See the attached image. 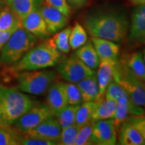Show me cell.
<instances>
[{
  "label": "cell",
  "mask_w": 145,
  "mask_h": 145,
  "mask_svg": "<svg viewBox=\"0 0 145 145\" xmlns=\"http://www.w3.org/2000/svg\"><path fill=\"white\" fill-rule=\"evenodd\" d=\"M46 104L54 117L69 105L65 83L54 81L52 83L46 92Z\"/></svg>",
  "instance_id": "cell-11"
},
{
  "label": "cell",
  "mask_w": 145,
  "mask_h": 145,
  "mask_svg": "<svg viewBox=\"0 0 145 145\" xmlns=\"http://www.w3.org/2000/svg\"><path fill=\"white\" fill-rule=\"evenodd\" d=\"M67 97L69 105H81L83 102L81 93L76 83H65Z\"/></svg>",
  "instance_id": "cell-32"
},
{
  "label": "cell",
  "mask_w": 145,
  "mask_h": 145,
  "mask_svg": "<svg viewBox=\"0 0 145 145\" xmlns=\"http://www.w3.org/2000/svg\"><path fill=\"white\" fill-rule=\"evenodd\" d=\"M117 129L112 119L94 122L92 141L93 144L114 145L117 142Z\"/></svg>",
  "instance_id": "cell-10"
},
{
  "label": "cell",
  "mask_w": 145,
  "mask_h": 145,
  "mask_svg": "<svg viewBox=\"0 0 145 145\" xmlns=\"http://www.w3.org/2000/svg\"><path fill=\"white\" fill-rule=\"evenodd\" d=\"M90 41L100 59H118L120 48L117 42L93 36H91Z\"/></svg>",
  "instance_id": "cell-17"
},
{
  "label": "cell",
  "mask_w": 145,
  "mask_h": 145,
  "mask_svg": "<svg viewBox=\"0 0 145 145\" xmlns=\"http://www.w3.org/2000/svg\"><path fill=\"white\" fill-rule=\"evenodd\" d=\"M88 42L86 29L79 23H75L72 27L69 36L71 50H75Z\"/></svg>",
  "instance_id": "cell-26"
},
{
  "label": "cell",
  "mask_w": 145,
  "mask_h": 145,
  "mask_svg": "<svg viewBox=\"0 0 145 145\" xmlns=\"http://www.w3.org/2000/svg\"><path fill=\"white\" fill-rule=\"evenodd\" d=\"M57 65L59 75L69 83H77L95 73L94 71L85 65L75 53L63 60L61 59Z\"/></svg>",
  "instance_id": "cell-7"
},
{
  "label": "cell",
  "mask_w": 145,
  "mask_h": 145,
  "mask_svg": "<svg viewBox=\"0 0 145 145\" xmlns=\"http://www.w3.org/2000/svg\"><path fill=\"white\" fill-rule=\"evenodd\" d=\"M120 60L137 77L145 82V64L142 52H132Z\"/></svg>",
  "instance_id": "cell-21"
},
{
  "label": "cell",
  "mask_w": 145,
  "mask_h": 145,
  "mask_svg": "<svg viewBox=\"0 0 145 145\" xmlns=\"http://www.w3.org/2000/svg\"><path fill=\"white\" fill-rule=\"evenodd\" d=\"M94 122H95L94 120H91L88 124L80 127L74 145L93 144L92 132H93Z\"/></svg>",
  "instance_id": "cell-30"
},
{
  "label": "cell",
  "mask_w": 145,
  "mask_h": 145,
  "mask_svg": "<svg viewBox=\"0 0 145 145\" xmlns=\"http://www.w3.org/2000/svg\"><path fill=\"white\" fill-rule=\"evenodd\" d=\"M129 40L135 44H144L145 4L138 5L132 12L130 25Z\"/></svg>",
  "instance_id": "cell-14"
},
{
  "label": "cell",
  "mask_w": 145,
  "mask_h": 145,
  "mask_svg": "<svg viewBox=\"0 0 145 145\" xmlns=\"http://www.w3.org/2000/svg\"><path fill=\"white\" fill-rule=\"evenodd\" d=\"M79 106V105H67L55 116L61 128H64L75 124L76 114Z\"/></svg>",
  "instance_id": "cell-29"
},
{
  "label": "cell",
  "mask_w": 145,
  "mask_h": 145,
  "mask_svg": "<svg viewBox=\"0 0 145 145\" xmlns=\"http://www.w3.org/2000/svg\"><path fill=\"white\" fill-rule=\"evenodd\" d=\"M89 0H67L71 8L80 9L86 6Z\"/></svg>",
  "instance_id": "cell-36"
},
{
  "label": "cell",
  "mask_w": 145,
  "mask_h": 145,
  "mask_svg": "<svg viewBox=\"0 0 145 145\" xmlns=\"http://www.w3.org/2000/svg\"><path fill=\"white\" fill-rule=\"evenodd\" d=\"M114 80L126 91L136 104L145 108V82L137 77L121 60L118 61Z\"/></svg>",
  "instance_id": "cell-6"
},
{
  "label": "cell",
  "mask_w": 145,
  "mask_h": 145,
  "mask_svg": "<svg viewBox=\"0 0 145 145\" xmlns=\"http://www.w3.org/2000/svg\"><path fill=\"white\" fill-rule=\"evenodd\" d=\"M10 1H11V0H6V2H7V5H8V3L10 2Z\"/></svg>",
  "instance_id": "cell-41"
},
{
  "label": "cell",
  "mask_w": 145,
  "mask_h": 145,
  "mask_svg": "<svg viewBox=\"0 0 145 145\" xmlns=\"http://www.w3.org/2000/svg\"><path fill=\"white\" fill-rule=\"evenodd\" d=\"M22 26V20L6 5L0 10V30L14 32Z\"/></svg>",
  "instance_id": "cell-23"
},
{
  "label": "cell",
  "mask_w": 145,
  "mask_h": 145,
  "mask_svg": "<svg viewBox=\"0 0 145 145\" xmlns=\"http://www.w3.org/2000/svg\"><path fill=\"white\" fill-rule=\"evenodd\" d=\"M95 107V101H84L79 105L76 114V124L81 127L93 120Z\"/></svg>",
  "instance_id": "cell-27"
},
{
  "label": "cell",
  "mask_w": 145,
  "mask_h": 145,
  "mask_svg": "<svg viewBox=\"0 0 145 145\" xmlns=\"http://www.w3.org/2000/svg\"><path fill=\"white\" fill-rule=\"evenodd\" d=\"M128 120L138 130L145 141V115L131 116Z\"/></svg>",
  "instance_id": "cell-35"
},
{
  "label": "cell",
  "mask_w": 145,
  "mask_h": 145,
  "mask_svg": "<svg viewBox=\"0 0 145 145\" xmlns=\"http://www.w3.org/2000/svg\"><path fill=\"white\" fill-rule=\"evenodd\" d=\"M52 116L53 115L46 104H35L20 117L13 125L20 132H24L35 128Z\"/></svg>",
  "instance_id": "cell-8"
},
{
  "label": "cell",
  "mask_w": 145,
  "mask_h": 145,
  "mask_svg": "<svg viewBox=\"0 0 145 145\" xmlns=\"http://www.w3.org/2000/svg\"><path fill=\"white\" fill-rule=\"evenodd\" d=\"M119 142L122 145H144L145 141L137 128L126 120L120 127Z\"/></svg>",
  "instance_id": "cell-18"
},
{
  "label": "cell",
  "mask_w": 145,
  "mask_h": 145,
  "mask_svg": "<svg viewBox=\"0 0 145 145\" xmlns=\"http://www.w3.org/2000/svg\"><path fill=\"white\" fill-rule=\"evenodd\" d=\"M118 61V59H100L96 75L99 86V95L96 101L99 100L104 97L107 88L114 80V72Z\"/></svg>",
  "instance_id": "cell-13"
},
{
  "label": "cell",
  "mask_w": 145,
  "mask_h": 145,
  "mask_svg": "<svg viewBox=\"0 0 145 145\" xmlns=\"http://www.w3.org/2000/svg\"><path fill=\"white\" fill-rule=\"evenodd\" d=\"M142 55H143V59H144V64H145V48L144 49L142 50Z\"/></svg>",
  "instance_id": "cell-40"
},
{
  "label": "cell",
  "mask_w": 145,
  "mask_h": 145,
  "mask_svg": "<svg viewBox=\"0 0 145 145\" xmlns=\"http://www.w3.org/2000/svg\"><path fill=\"white\" fill-rule=\"evenodd\" d=\"M76 84L80 90L83 102L97 100L99 95V86L95 73L84 78Z\"/></svg>",
  "instance_id": "cell-20"
},
{
  "label": "cell",
  "mask_w": 145,
  "mask_h": 145,
  "mask_svg": "<svg viewBox=\"0 0 145 145\" xmlns=\"http://www.w3.org/2000/svg\"><path fill=\"white\" fill-rule=\"evenodd\" d=\"M132 4L138 5L141 4H145V0H128Z\"/></svg>",
  "instance_id": "cell-38"
},
{
  "label": "cell",
  "mask_w": 145,
  "mask_h": 145,
  "mask_svg": "<svg viewBox=\"0 0 145 145\" xmlns=\"http://www.w3.org/2000/svg\"><path fill=\"white\" fill-rule=\"evenodd\" d=\"M35 102L19 89L0 85V122L13 125Z\"/></svg>",
  "instance_id": "cell-2"
},
{
  "label": "cell",
  "mask_w": 145,
  "mask_h": 145,
  "mask_svg": "<svg viewBox=\"0 0 145 145\" xmlns=\"http://www.w3.org/2000/svg\"><path fill=\"white\" fill-rule=\"evenodd\" d=\"M95 101L93 120L112 119L115 114L117 104L110 96L105 94L104 97Z\"/></svg>",
  "instance_id": "cell-19"
},
{
  "label": "cell",
  "mask_w": 145,
  "mask_h": 145,
  "mask_svg": "<svg viewBox=\"0 0 145 145\" xmlns=\"http://www.w3.org/2000/svg\"><path fill=\"white\" fill-rule=\"evenodd\" d=\"M56 77L51 70L24 71L17 76L18 88L25 93L41 95L46 93Z\"/></svg>",
  "instance_id": "cell-5"
},
{
  "label": "cell",
  "mask_w": 145,
  "mask_h": 145,
  "mask_svg": "<svg viewBox=\"0 0 145 145\" xmlns=\"http://www.w3.org/2000/svg\"><path fill=\"white\" fill-rule=\"evenodd\" d=\"M45 3L57 9L65 16L69 17L71 14V7L67 0H45Z\"/></svg>",
  "instance_id": "cell-34"
},
{
  "label": "cell",
  "mask_w": 145,
  "mask_h": 145,
  "mask_svg": "<svg viewBox=\"0 0 145 145\" xmlns=\"http://www.w3.org/2000/svg\"><path fill=\"white\" fill-rule=\"evenodd\" d=\"M105 94H107L113 98L116 104L127 107L132 116L145 114L144 108L136 104L126 93V91L114 80L109 85Z\"/></svg>",
  "instance_id": "cell-12"
},
{
  "label": "cell",
  "mask_w": 145,
  "mask_h": 145,
  "mask_svg": "<svg viewBox=\"0 0 145 145\" xmlns=\"http://www.w3.org/2000/svg\"><path fill=\"white\" fill-rule=\"evenodd\" d=\"M22 26L39 39H46L51 34L47 29L40 7L33 10L22 20Z\"/></svg>",
  "instance_id": "cell-15"
},
{
  "label": "cell",
  "mask_w": 145,
  "mask_h": 145,
  "mask_svg": "<svg viewBox=\"0 0 145 145\" xmlns=\"http://www.w3.org/2000/svg\"><path fill=\"white\" fill-rule=\"evenodd\" d=\"M19 133L12 125L0 122V145H19Z\"/></svg>",
  "instance_id": "cell-28"
},
{
  "label": "cell",
  "mask_w": 145,
  "mask_h": 145,
  "mask_svg": "<svg viewBox=\"0 0 145 145\" xmlns=\"http://www.w3.org/2000/svg\"><path fill=\"white\" fill-rule=\"evenodd\" d=\"M37 36L27 31L22 26L10 36L1 50L0 64L12 65L18 62L39 42Z\"/></svg>",
  "instance_id": "cell-4"
},
{
  "label": "cell",
  "mask_w": 145,
  "mask_h": 145,
  "mask_svg": "<svg viewBox=\"0 0 145 145\" xmlns=\"http://www.w3.org/2000/svg\"><path fill=\"white\" fill-rule=\"evenodd\" d=\"M61 130L62 128L57 118H55L54 116H52L35 128L22 133L36 138L51 141L57 144L61 136Z\"/></svg>",
  "instance_id": "cell-9"
},
{
  "label": "cell",
  "mask_w": 145,
  "mask_h": 145,
  "mask_svg": "<svg viewBox=\"0 0 145 145\" xmlns=\"http://www.w3.org/2000/svg\"><path fill=\"white\" fill-rule=\"evenodd\" d=\"M18 142L19 144L22 145H54L55 142L36 138L30 137L20 132L18 135Z\"/></svg>",
  "instance_id": "cell-33"
},
{
  "label": "cell",
  "mask_w": 145,
  "mask_h": 145,
  "mask_svg": "<svg viewBox=\"0 0 145 145\" xmlns=\"http://www.w3.org/2000/svg\"><path fill=\"white\" fill-rule=\"evenodd\" d=\"M75 50V54L85 65L93 70L97 69L100 62V58L91 42H87L86 44Z\"/></svg>",
  "instance_id": "cell-22"
},
{
  "label": "cell",
  "mask_w": 145,
  "mask_h": 145,
  "mask_svg": "<svg viewBox=\"0 0 145 145\" xmlns=\"http://www.w3.org/2000/svg\"><path fill=\"white\" fill-rule=\"evenodd\" d=\"M85 28L93 37L115 42H122L129 30L128 18L118 10H97L85 18Z\"/></svg>",
  "instance_id": "cell-1"
},
{
  "label": "cell",
  "mask_w": 145,
  "mask_h": 145,
  "mask_svg": "<svg viewBox=\"0 0 145 145\" xmlns=\"http://www.w3.org/2000/svg\"><path fill=\"white\" fill-rule=\"evenodd\" d=\"M71 26L65 27L60 31L56 32L50 40L52 45L61 54H68L70 52L69 36Z\"/></svg>",
  "instance_id": "cell-24"
},
{
  "label": "cell",
  "mask_w": 145,
  "mask_h": 145,
  "mask_svg": "<svg viewBox=\"0 0 145 145\" xmlns=\"http://www.w3.org/2000/svg\"><path fill=\"white\" fill-rule=\"evenodd\" d=\"M7 5L6 0H0V8H2Z\"/></svg>",
  "instance_id": "cell-39"
},
{
  "label": "cell",
  "mask_w": 145,
  "mask_h": 145,
  "mask_svg": "<svg viewBox=\"0 0 145 145\" xmlns=\"http://www.w3.org/2000/svg\"><path fill=\"white\" fill-rule=\"evenodd\" d=\"M13 32H14L12 31H2V30H0V50H1V48H3L5 42H6Z\"/></svg>",
  "instance_id": "cell-37"
},
{
  "label": "cell",
  "mask_w": 145,
  "mask_h": 145,
  "mask_svg": "<svg viewBox=\"0 0 145 145\" xmlns=\"http://www.w3.org/2000/svg\"><path fill=\"white\" fill-rule=\"evenodd\" d=\"M8 5L21 20L39 7L37 0H11Z\"/></svg>",
  "instance_id": "cell-25"
},
{
  "label": "cell",
  "mask_w": 145,
  "mask_h": 145,
  "mask_svg": "<svg viewBox=\"0 0 145 145\" xmlns=\"http://www.w3.org/2000/svg\"><path fill=\"white\" fill-rule=\"evenodd\" d=\"M79 128L80 126L76 123L71 126L62 128L57 144L74 145Z\"/></svg>",
  "instance_id": "cell-31"
},
{
  "label": "cell",
  "mask_w": 145,
  "mask_h": 145,
  "mask_svg": "<svg viewBox=\"0 0 145 145\" xmlns=\"http://www.w3.org/2000/svg\"><path fill=\"white\" fill-rule=\"evenodd\" d=\"M40 10L50 34L60 31L68 24L69 17L57 9L45 3L40 7Z\"/></svg>",
  "instance_id": "cell-16"
},
{
  "label": "cell",
  "mask_w": 145,
  "mask_h": 145,
  "mask_svg": "<svg viewBox=\"0 0 145 145\" xmlns=\"http://www.w3.org/2000/svg\"><path fill=\"white\" fill-rule=\"evenodd\" d=\"M144 44H145V42H144Z\"/></svg>",
  "instance_id": "cell-42"
},
{
  "label": "cell",
  "mask_w": 145,
  "mask_h": 145,
  "mask_svg": "<svg viewBox=\"0 0 145 145\" xmlns=\"http://www.w3.org/2000/svg\"><path fill=\"white\" fill-rule=\"evenodd\" d=\"M61 59V53L48 39L32 47L20 60L12 65V70L20 72L44 69L57 65Z\"/></svg>",
  "instance_id": "cell-3"
}]
</instances>
